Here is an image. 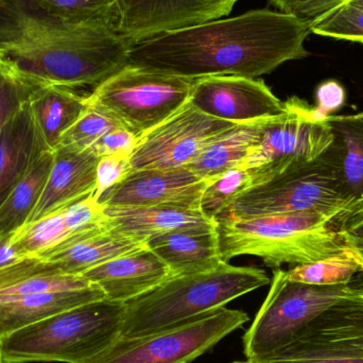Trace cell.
I'll return each mask as SVG.
<instances>
[{"instance_id":"cell-1","label":"cell","mask_w":363,"mask_h":363,"mask_svg":"<svg viewBox=\"0 0 363 363\" xmlns=\"http://www.w3.org/2000/svg\"><path fill=\"white\" fill-rule=\"evenodd\" d=\"M309 23L259 9L226 19L174 30L134 45L129 65L186 78H258L311 53Z\"/></svg>"},{"instance_id":"cell-2","label":"cell","mask_w":363,"mask_h":363,"mask_svg":"<svg viewBox=\"0 0 363 363\" xmlns=\"http://www.w3.org/2000/svg\"><path fill=\"white\" fill-rule=\"evenodd\" d=\"M132 47L108 28L72 23L36 0H0V55L36 84L96 87L127 65Z\"/></svg>"},{"instance_id":"cell-3","label":"cell","mask_w":363,"mask_h":363,"mask_svg":"<svg viewBox=\"0 0 363 363\" xmlns=\"http://www.w3.org/2000/svg\"><path fill=\"white\" fill-rule=\"evenodd\" d=\"M363 208L337 207L218 220L220 251L225 262L240 255L257 256L273 270L283 264H311L342 253L343 228Z\"/></svg>"},{"instance_id":"cell-4","label":"cell","mask_w":363,"mask_h":363,"mask_svg":"<svg viewBox=\"0 0 363 363\" xmlns=\"http://www.w3.org/2000/svg\"><path fill=\"white\" fill-rule=\"evenodd\" d=\"M270 283L262 269L228 262L208 272L170 277L125 304L121 337L138 338L174 328Z\"/></svg>"},{"instance_id":"cell-5","label":"cell","mask_w":363,"mask_h":363,"mask_svg":"<svg viewBox=\"0 0 363 363\" xmlns=\"http://www.w3.org/2000/svg\"><path fill=\"white\" fill-rule=\"evenodd\" d=\"M125 304L96 301L1 338L4 363H84L121 338Z\"/></svg>"},{"instance_id":"cell-6","label":"cell","mask_w":363,"mask_h":363,"mask_svg":"<svg viewBox=\"0 0 363 363\" xmlns=\"http://www.w3.org/2000/svg\"><path fill=\"white\" fill-rule=\"evenodd\" d=\"M340 149L336 140L315 161L291 168L271 180L252 186L218 220H243L309 209L357 207L341 191Z\"/></svg>"},{"instance_id":"cell-7","label":"cell","mask_w":363,"mask_h":363,"mask_svg":"<svg viewBox=\"0 0 363 363\" xmlns=\"http://www.w3.org/2000/svg\"><path fill=\"white\" fill-rule=\"evenodd\" d=\"M194 80L127 64L97 85L87 100L140 138L189 101Z\"/></svg>"},{"instance_id":"cell-8","label":"cell","mask_w":363,"mask_h":363,"mask_svg":"<svg viewBox=\"0 0 363 363\" xmlns=\"http://www.w3.org/2000/svg\"><path fill=\"white\" fill-rule=\"evenodd\" d=\"M334 140L326 117L305 100L291 97L283 114L264 121L259 142L239 168L247 170L252 186L258 185L315 161Z\"/></svg>"},{"instance_id":"cell-9","label":"cell","mask_w":363,"mask_h":363,"mask_svg":"<svg viewBox=\"0 0 363 363\" xmlns=\"http://www.w3.org/2000/svg\"><path fill=\"white\" fill-rule=\"evenodd\" d=\"M355 287L352 283L308 285L290 281L281 269L273 271L268 296L243 335L245 359H258L281 349L311 320Z\"/></svg>"},{"instance_id":"cell-10","label":"cell","mask_w":363,"mask_h":363,"mask_svg":"<svg viewBox=\"0 0 363 363\" xmlns=\"http://www.w3.org/2000/svg\"><path fill=\"white\" fill-rule=\"evenodd\" d=\"M247 321L245 311L220 307L147 336L121 337L84 363H191Z\"/></svg>"},{"instance_id":"cell-11","label":"cell","mask_w":363,"mask_h":363,"mask_svg":"<svg viewBox=\"0 0 363 363\" xmlns=\"http://www.w3.org/2000/svg\"><path fill=\"white\" fill-rule=\"evenodd\" d=\"M232 363H363V287L356 286L281 349Z\"/></svg>"},{"instance_id":"cell-12","label":"cell","mask_w":363,"mask_h":363,"mask_svg":"<svg viewBox=\"0 0 363 363\" xmlns=\"http://www.w3.org/2000/svg\"><path fill=\"white\" fill-rule=\"evenodd\" d=\"M240 123L213 118L189 101L138 138L131 155L133 170L186 167L204 149Z\"/></svg>"},{"instance_id":"cell-13","label":"cell","mask_w":363,"mask_h":363,"mask_svg":"<svg viewBox=\"0 0 363 363\" xmlns=\"http://www.w3.org/2000/svg\"><path fill=\"white\" fill-rule=\"evenodd\" d=\"M237 0H115L112 30L132 45L174 30L216 21Z\"/></svg>"},{"instance_id":"cell-14","label":"cell","mask_w":363,"mask_h":363,"mask_svg":"<svg viewBox=\"0 0 363 363\" xmlns=\"http://www.w3.org/2000/svg\"><path fill=\"white\" fill-rule=\"evenodd\" d=\"M189 102L208 116L235 123L272 118L285 112V102L264 80L240 76L196 79Z\"/></svg>"},{"instance_id":"cell-15","label":"cell","mask_w":363,"mask_h":363,"mask_svg":"<svg viewBox=\"0 0 363 363\" xmlns=\"http://www.w3.org/2000/svg\"><path fill=\"white\" fill-rule=\"evenodd\" d=\"M213 180H203L186 167L133 170L121 183L106 190L98 202L106 207L159 205L199 207Z\"/></svg>"},{"instance_id":"cell-16","label":"cell","mask_w":363,"mask_h":363,"mask_svg":"<svg viewBox=\"0 0 363 363\" xmlns=\"http://www.w3.org/2000/svg\"><path fill=\"white\" fill-rule=\"evenodd\" d=\"M99 161L100 157L89 148L57 147L53 151L52 167L48 180L27 223L59 213L93 196L97 186Z\"/></svg>"},{"instance_id":"cell-17","label":"cell","mask_w":363,"mask_h":363,"mask_svg":"<svg viewBox=\"0 0 363 363\" xmlns=\"http://www.w3.org/2000/svg\"><path fill=\"white\" fill-rule=\"evenodd\" d=\"M82 277L97 285L106 300L127 304L165 283L172 273L159 256L145 247L99 264Z\"/></svg>"},{"instance_id":"cell-18","label":"cell","mask_w":363,"mask_h":363,"mask_svg":"<svg viewBox=\"0 0 363 363\" xmlns=\"http://www.w3.org/2000/svg\"><path fill=\"white\" fill-rule=\"evenodd\" d=\"M145 247L146 240L125 236L104 225L72 235L36 257L50 262L65 274L82 275L108 260Z\"/></svg>"},{"instance_id":"cell-19","label":"cell","mask_w":363,"mask_h":363,"mask_svg":"<svg viewBox=\"0 0 363 363\" xmlns=\"http://www.w3.org/2000/svg\"><path fill=\"white\" fill-rule=\"evenodd\" d=\"M104 223L119 234L146 241L151 237L176 230L218 226L217 220L207 217L199 207L179 205L104 206Z\"/></svg>"},{"instance_id":"cell-20","label":"cell","mask_w":363,"mask_h":363,"mask_svg":"<svg viewBox=\"0 0 363 363\" xmlns=\"http://www.w3.org/2000/svg\"><path fill=\"white\" fill-rule=\"evenodd\" d=\"M147 247L169 268L172 277L208 272L224 260L217 228H188L151 237Z\"/></svg>"},{"instance_id":"cell-21","label":"cell","mask_w":363,"mask_h":363,"mask_svg":"<svg viewBox=\"0 0 363 363\" xmlns=\"http://www.w3.org/2000/svg\"><path fill=\"white\" fill-rule=\"evenodd\" d=\"M46 151L28 101L0 131V205Z\"/></svg>"},{"instance_id":"cell-22","label":"cell","mask_w":363,"mask_h":363,"mask_svg":"<svg viewBox=\"0 0 363 363\" xmlns=\"http://www.w3.org/2000/svg\"><path fill=\"white\" fill-rule=\"evenodd\" d=\"M102 300H106L104 292L91 285L0 301V339L62 311Z\"/></svg>"},{"instance_id":"cell-23","label":"cell","mask_w":363,"mask_h":363,"mask_svg":"<svg viewBox=\"0 0 363 363\" xmlns=\"http://www.w3.org/2000/svg\"><path fill=\"white\" fill-rule=\"evenodd\" d=\"M29 106L38 131L47 147L55 151L68 130L89 108L87 96L61 85H38Z\"/></svg>"},{"instance_id":"cell-24","label":"cell","mask_w":363,"mask_h":363,"mask_svg":"<svg viewBox=\"0 0 363 363\" xmlns=\"http://www.w3.org/2000/svg\"><path fill=\"white\" fill-rule=\"evenodd\" d=\"M94 285L82 275L65 274L42 258L26 257L0 269V301Z\"/></svg>"},{"instance_id":"cell-25","label":"cell","mask_w":363,"mask_h":363,"mask_svg":"<svg viewBox=\"0 0 363 363\" xmlns=\"http://www.w3.org/2000/svg\"><path fill=\"white\" fill-rule=\"evenodd\" d=\"M264 121L237 125L209 145L186 168L203 180H215L228 170L240 167L259 142Z\"/></svg>"},{"instance_id":"cell-26","label":"cell","mask_w":363,"mask_h":363,"mask_svg":"<svg viewBox=\"0 0 363 363\" xmlns=\"http://www.w3.org/2000/svg\"><path fill=\"white\" fill-rule=\"evenodd\" d=\"M340 149L341 191L347 200L363 204V110L352 115H328Z\"/></svg>"},{"instance_id":"cell-27","label":"cell","mask_w":363,"mask_h":363,"mask_svg":"<svg viewBox=\"0 0 363 363\" xmlns=\"http://www.w3.org/2000/svg\"><path fill=\"white\" fill-rule=\"evenodd\" d=\"M52 163L53 151H46L0 205V238L27 223L42 196Z\"/></svg>"},{"instance_id":"cell-28","label":"cell","mask_w":363,"mask_h":363,"mask_svg":"<svg viewBox=\"0 0 363 363\" xmlns=\"http://www.w3.org/2000/svg\"><path fill=\"white\" fill-rule=\"evenodd\" d=\"M363 272V264L358 254L347 245L342 253L332 257L298 264L286 271L288 279L308 285L334 286L351 284L354 275Z\"/></svg>"},{"instance_id":"cell-29","label":"cell","mask_w":363,"mask_h":363,"mask_svg":"<svg viewBox=\"0 0 363 363\" xmlns=\"http://www.w3.org/2000/svg\"><path fill=\"white\" fill-rule=\"evenodd\" d=\"M70 237L64 209L38 221L27 223L13 234V247L21 257H32Z\"/></svg>"},{"instance_id":"cell-30","label":"cell","mask_w":363,"mask_h":363,"mask_svg":"<svg viewBox=\"0 0 363 363\" xmlns=\"http://www.w3.org/2000/svg\"><path fill=\"white\" fill-rule=\"evenodd\" d=\"M48 12L79 25L112 30L115 0H36ZM113 31V30H112Z\"/></svg>"},{"instance_id":"cell-31","label":"cell","mask_w":363,"mask_h":363,"mask_svg":"<svg viewBox=\"0 0 363 363\" xmlns=\"http://www.w3.org/2000/svg\"><path fill=\"white\" fill-rule=\"evenodd\" d=\"M315 35L363 44V0H345L313 23Z\"/></svg>"},{"instance_id":"cell-32","label":"cell","mask_w":363,"mask_h":363,"mask_svg":"<svg viewBox=\"0 0 363 363\" xmlns=\"http://www.w3.org/2000/svg\"><path fill=\"white\" fill-rule=\"evenodd\" d=\"M251 186L247 170L242 168L228 170L207 186L201 198V211L211 219L217 220Z\"/></svg>"},{"instance_id":"cell-33","label":"cell","mask_w":363,"mask_h":363,"mask_svg":"<svg viewBox=\"0 0 363 363\" xmlns=\"http://www.w3.org/2000/svg\"><path fill=\"white\" fill-rule=\"evenodd\" d=\"M38 84L19 74L0 55V131L29 101Z\"/></svg>"},{"instance_id":"cell-34","label":"cell","mask_w":363,"mask_h":363,"mask_svg":"<svg viewBox=\"0 0 363 363\" xmlns=\"http://www.w3.org/2000/svg\"><path fill=\"white\" fill-rule=\"evenodd\" d=\"M119 127L123 125L114 117L89 104L86 112L68 130L67 133L62 138L60 146L89 149L104 134Z\"/></svg>"},{"instance_id":"cell-35","label":"cell","mask_w":363,"mask_h":363,"mask_svg":"<svg viewBox=\"0 0 363 363\" xmlns=\"http://www.w3.org/2000/svg\"><path fill=\"white\" fill-rule=\"evenodd\" d=\"M269 4L283 14L296 17L305 23H311L319 21L345 0H268Z\"/></svg>"},{"instance_id":"cell-36","label":"cell","mask_w":363,"mask_h":363,"mask_svg":"<svg viewBox=\"0 0 363 363\" xmlns=\"http://www.w3.org/2000/svg\"><path fill=\"white\" fill-rule=\"evenodd\" d=\"M133 172L131 163V155L117 153L108 157H100L97 166V186L94 194L97 200L100 196L112 188L121 183Z\"/></svg>"},{"instance_id":"cell-37","label":"cell","mask_w":363,"mask_h":363,"mask_svg":"<svg viewBox=\"0 0 363 363\" xmlns=\"http://www.w3.org/2000/svg\"><path fill=\"white\" fill-rule=\"evenodd\" d=\"M138 138L125 127L116 128L104 134L95 144L89 147L91 151L99 157H108L117 153L132 155Z\"/></svg>"},{"instance_id":"cell-38","label":"cell","mask_w":363,"mask_h":363,"mask_svg":"<svg viewBox=\"0 0 363 363\" xmlns=\"http://www.w3.org/2000/svg\"><path fill=\"white\" fill-rule=\"evenodd\" d=\"M318 112L326 117L340 110L347 101V91L341 83L336 80L322 82L315 91Z\"/></svg>"},{"instance_id":"cell-39","label":"cell","mask_w":363,"mask_h":363,"mask_svg":"<svg viewBox=\"0 0 363 363\" xmlns=\"http://www.w3.org/2000/svg\"><path fill=\"white\" fill-rule=\"evenodd\" d=\"M13 234L0 238V269L11 266L26 258L21 257L13 247Z\"/></svg>"},{"instance_id":"cell-40","label":"cell","mask_w":363,"mask_h":363,"mask_svg":"<svg viewBox=\"0 0 363 363\" xmlns=\"http://www.w3.org/2000/svg\"><path fill=\"white\" fill-rule=\"evenodd\" d=\"M345 232L354 237H363V209L345 224Z\"/></svg>"},{"instance_id":"cell-41","label":"cell","mask_w":363,"mask_h":363,"mask_svg":"<svg viewBox=\"0 0 363 363\" xmlns=\"http://www.w3.org/2000/svg\"><path fill=\"white\" fill-rule=\"evenodd\" d=\"M343 234H345L347 245L358 254L363 264V237L351 236V235L347 234L345 230H343Z\"/></svg>"},{"instance_id":"cell-42","label":"cell","mask_w":363,"mask_h":363,"mask_svg":"<svg viewBox=\"0 0 363 363\" xmlns=\"http://www.w3.org/2000/svg\"><path fill=\"white\" fill-rule=\"evenodd\" d=\"M0 363H4V362H2V354H1V339H0Z\"/></svg>"}]
</instances>
